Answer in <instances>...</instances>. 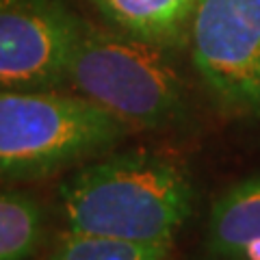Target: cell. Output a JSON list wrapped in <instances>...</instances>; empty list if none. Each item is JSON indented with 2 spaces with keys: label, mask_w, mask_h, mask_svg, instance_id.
<instances>
[{
  "label": "cell",
  "mask_w": 260,
  "mask_h": 260,
  "mask_svg": "<svg viewBox=\"0 0 260 260\" xmlns=\"http://www.w3.org/2000/svg\"><path fill=\"white\" fill-rule=\"evenodd\" d=\"M59 198L72 232L169 245L191 213L193 186L178 160L124 152L78 169Z\"/></svg>",
  "instance_id": "obj_1"
},
{
  "label": "cell",
  "mask_w": 260,
  "mask_h": 260,
  "mask_svg": "<svg viewBox=\"0 0 260 260\" xmlns=\"http://www.w3.org/2000/svg\"><path fill=\"white\" fill-rule=\"evenodd\" d=\"M126 124L78 93L0 87V178L32 180L107 152Z\"/></svg>",
  "instance_id": "obj_3"
},
{
  "label": "cell",
  "mask_w": 260,
  "mask_h": 260,
  "mask_svg": "<svg viewBox=\"0 0 260 260\" xmlns=\"http://www.w3.org/2000/svg\"><path fill=\"white\" fill-rule=\"evenodd\" d=\"M44 234L39 202L28 193L0 189V260H28Z\"/></svg>",
  "instance_id": "obj_8"
},
{
  "label": "cell",
  "mask_w": 260,
  "mask_h": 260,
  "mask_svg": "<svg viewBox=\"0 0 260 260\" xmlns=\"http://www.w3.org/2000/svg\"><path fill=\"white\" fill-rule=\"evenodd\" d=\"M208 247L217 260H260V176L234 184L215 202Z\"/></svg>",
  "instance_id": "obj_7"
},
{
  "label": "cell",
  "mask_w": 260,
  "mask_h": 260,
  "mask_svg": "<svg viewBox=\"0 0 260 260\" xmlns=\"http://www.w3.org/2000/svg\"><path fill=\"white\" fill-rule=\"evenodd\" d=\"M167 251V243H141L70 230L56 241L50 260H165Z\"/></svg>",
  "instance_id": "obj_9"
},
{
  "label": "cell",
  "mask_w": 260,
  "mask_h": 260,
  "mask_svg": "<svg viewBox=\"0 0 260 260\" xmlns=\"http://www.w3.org/2000/svg\"><path fill=\"white\" fill-rule=\"evenodd\" d=\"M83 28L65 0H0V87L68 85Z\"/></svg>",
  "instance_id": "obj_5"
},
{
  "label": "cell",
  "mask_w": 260,
  "mask_h": 260,
  "mask_svg": "<svg viewBox=\"0 0 260 260\" xmlns=\"http://www.w3.org/2000/svg\"><path fill=\"white\" fill-rule=\"evenodd\" d=\"M68 85L126 126L172 128L189 115V87L165 48L121 30L85 22Z\"/></svg>",
  "instance_id": "obj_2"
},
{
  "label": "cell",
  "mask_w": 260,
  "mask_h": 260,
  "mask_svg": "<svg viewBox=\"0 0 260 260\" xmlns=\"http://www.w3.org/2000/svg\"><path fill=\"white\" fill-rule=\"evenodd\" d=\"M117 30L165 50L189 44L198 0H89Z\"/></svg>",
  "instance_id": "obj_6"
},
{
  "label": "cell",
  "mask_w": 260,
  "mask_h": 260,
  "mask_svg": "<svg viewBox=\"0 0 260 260\" xmlns=\"http://www.w3.org/2000/svg\"><path fill=\"white\" fill-rule=\"evenodd\" d=\"M189 46L221 107L260 115V0H198Z\"/></svg>",
  "instance_id": "obj_4"
}]
</instances>
